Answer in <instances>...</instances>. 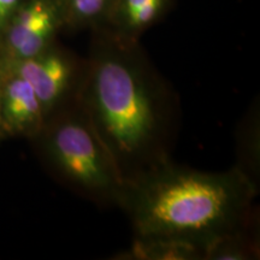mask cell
I'll return each instance as SVG.
<instances>
[{"mask_svg":"<svg viewBox=\"0 0 260 260\" xmlns=\"http://www.w3.org/2000/svg\"><path fill=\"white\" fill-rule=\"evenodd\" d=\"M23 0H0V34Z\"/></svg>","mask_w":260,"mask_h":260,"instance_id":"cell-12","label":"cell"},{"mask_svg":"<svg viewBox=\"0 0 260 260\" xmlns=\"http://www.w3.org/2000/svg\"><path fill=\"white\" fill-rule=\"evenodd\" d=\"M204 243L167 236H136L128 249L115 256L121 260H206Z\"/></svg>","mask_w":260,"mask_h":260,"instance_id":"cell-8","label":"cell"},{"mask_svg":"<svg viewBox=\"0 0 260 260\" xmlns=\"http://www.w3.org/2000/svg\"><path fill=\"white\" fill-rule=\"evenodd\" d=\"M171 0H115L103 28L126 40L140 37L169 11Z\"/></svg>","mask_w":260,"mask_h":260,"instance_id":"cell-7","label":"cell"},{"mask_svg":"<svg viewBox=\"0 0 260 260\" xmlns=\"http://www.w3.org/2000/svg\"><path fill=\"white\" fill-rule=\"evenodd\" d=\"M64 29L63 0H23L0 34V68L41 53Z\"/></svg>","mask_w":260,"mask_h":260,"instance_id":"cell-5","label":"cell"},{"mask_svg":"<svg viewBox=\"0 0 260 260\" xmlns=\"http://www.w3.org/2000/svg\"><path fill=\"white\" fill-rule=\"evenodd\" d=\"M115 0H63L65 29H95L104 25Z\"/></svg>","mask_w":260,"mask_h":260,"instance_id":"cell-11","label":"cell"},{"mask_svg":"<svg viewBox=\"0 0 260 260\" xmlns=\"http://www.w3.org/2000/svg\"><path fill=\"white\" fill-rule=\"evenodd\" d=\"M259 255L258 224L220 236L207 246L206 260H249Z\"/></svg>","mask_w":260,"mask_h":260,"instance_id":"cell-9","label":"cell"},{"mask_svg":"<svg viewBox=\"0 0 260 260\" xmlns=\"http://www.w3.org/2000/svg\"><path fill=\"white\" fill-rule=\"evenodd\" d=\"M0 140H2V136H0Z\"/></svg>","mask_w":260,"mask_h":260,"instance_id":"cell-13","label":"cell"},{"mask_svg":"<svg viewBox=\"0 0 260 260\" xmlns=\"http://www.w3.org/2000/svg\"><path fill=\"white\" fill-rule=\"evenodd\" d=\"M259 119L258 110H251L241 123L237 136V162L235 167L259 187Z\"/></svg>","mask_w":260,"mask_h":260,"instance_id":"cell-10","label":"cell"},{"mask_svg":"<svg viewBox=\"0 0 260 260\" xmlns=\"http://www.w3.org/2000/svg\"><path fill=\"white\" fill-rule=\"evenodd\" d=\"M86 65V58L56 41L37 56L0 69L14 70L30 84L48 118L79 99Z\"/></svg>","mask_w":260,"mask_h":260,"instance_id":"cell-4","label":"cell"},{"mask_svg":"<svg viewBox=\"0 0 260 260\" xmlns=\"http://www.w3.org/2000/svg\"><path fill=\"white\" fill-rule=\"evenodd\" d=\"M47 121L31 86L11 69H0V136L32 139Z\"/></svg>","mask_w":260,"mask_h":260,"instance_id":"cell-6","label":"cell"},{"mask_svg":"<svg viewBox=\"0 0 260 260\" xmlns=\"http://www.w3.org/2000/svg\"><path fill=\"white\" fill-rule=\"evenodd\" d=\"M31 140L61 184L99 206H119L124 181L79 99L48 117Z\"/></svg>","mask_w":260,"mask_h":260,"instance_id":"cell-3","label":"cell"},{"mask_svg":"<svg viewBox=\"0 0 260 260\" xmlns=\"http://www.w3.org/2000/svg\"><path fill=\"white\" fill-rule=\"evenodd\" d=\"M256 194L236 167L206 172L170 158L125 181L118 207L136 236L177 237L207 247L258 222Z\"/></svg>","mask_w":260,"mask_h":260,"instance_id":"cell-2","label":"cell"},{"mask_svg":"<svg viewBox=\"0 0 260 260\" xmlns=\"http://www.w3.org/2000/svg\"><path fill=\"white\" fill-rule=\"evenodd\" d=\"M79 100L123 181L170 159L178 100L140 46L92 29Z\"/></svg>","mask_w":260,"mask_h":260,"instance_id":"cell-1","label":"cell"}]
</instances>
